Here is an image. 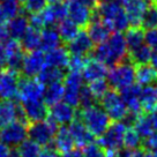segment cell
<instances>
[{
	"label": "cell",
	"instance_id": "03108f58",
	"mask_svg": "<svg viewBox=\"0 0 157 157\" xmlns=\"http://www.w3.org/2000/svg\"><path fill=\"white\" fill-rule=\"evenodd\" d=\"M125 1H126V0H123V2H125Z\"/></svg>",
	"mask_w": 157,
	"mask_h": 157
},
{
	"label": "cell",
	"instance_id": "9a60e30c",
	"mask_svg": "<svg viewBox=\"0 0 157 157\" xmlns=\"http://www.w3.org/2000/svg\"><path fill=\"white\" fill-rule=\"evenodd\" d=\"M66 49L72 56L87 57L94 52V43L86 30H80L75 38L67 43Z\"/></svg>",
	"mask_w": 157,
	"mask_h": 157
},
{
	"label": "cell",
	"instance_id": "8d00e7d4",
	"mask_svg": "<svg viewBox=\"0 0 157 157\" xmlns=\"http://www.w3.org/2000/svg\"><path fill=\"white\" fill-rule=\"evenodd\" d=\"M142 146V139L133 127H127L124 135V147L129 150H137Z\"/></svg>",
	"mask_w": 157,
	"mask_h": 157
},
{
	"label": "cell",
	"instance_id": "cb8c5ba5",
	"mask_svg": "<svg viewBox=\"0 0 157 157\" xmlns=\"http://www.w3.org/2000/svg\"><path fill=\"white\" fill-rule=\"evenodd\" d=\"M29 27V19L25 16L23 12L17 16L13 17L12 20H10L8 23H7V29L10 33V37H12V39H15V40H20V39L23 38V36L28 31Z\"/></svg>",
	"mask_w": 157,
	"mask_h": 157
},
{
	"label": "cell",
	"instance_id": "d590c367",
	"mask_svg": "<svg viewBox=\"0 0 157 157\" xmlns=\"http://www.w3.org/2000/svg\"><path fill=\"white\" fill-rule=\"evenodd\" d=\"M151 53H152V50L150 49L149 46H147L146 44H143L142 46H140L139 49L134 50V51L128 53V60H129L134 66L147 65L150 63Z\"/></svg>",
	"mask_w": 157,
	"mask_h": 157
},
{
	"label": "cell",
	"instance_id": "e575fe53",
	"mask_svg": "<svg viewBox=\"0 0 157 157\" xmlns=\"http://www.w3.org/2000/svg\"><path fill=\"white\" fill-rule=\"evenodd\" d=\"M57 31H58L60 39L65 43H69L72 39L75 38V36L78 34V27L73 23L69 19H65L57 25Z\"/></svg>",
	"mask_w": 157,
	"mask_h": 157
},
{
	"label": "cell",
	"instance_id": "484cf974",
	"mask_svg": "<svg viewBox=\"0 0 157 157\" xmlns=\"http://www.w3.org/2000/svg\"><path fill=\"white\" fill-rule=\"evenodd\" d=\"M74 140L71 133H69V129L67 126H61L59 127L58 132L56 134L53 140V144L52 147L57 152H61L63 155L66 154V152L71 151L72 149H74Z\"/></svg>",
	"mask_w": 157,
	"mask_h": 157
},
{
	"label": "cell",
	"instance_id": "6da1fadb",
	"mask_svg": "<svg viewBox=\"0 0 157 157\" xmlns=\"http://www.w3.org/2000/svg\"><path fill=\"white\" fill-rule=\"evenodd\" d=\"M94 58L101 61L106 67H114L126 60L128 54L125 36L121 33H114L103 44L97 45L94 49Z\"/></svg>",
	"mask_w": 157,
	"mask_h": 157
},
{
	"label": "cell",
	"instance_id": "52a82bcc",
	"mask_svg": "<svg viewBox=\"0 0 157 157\" xmlns=\"http://www.w3.org/2000/svg\"><path fill=\"white\" fill-rule=\"evenodd\" d=\"M28 126L29 124L15 120L0 128V142L7 147H19L21 143L28 140Z\"/></svg>",
	"mask_w": 157,
	"mask_h": 157
},
{
	"label": "cell",
	"instance_id": "603a6c76",
	"mask_svg": "<svg viewBox=\"0 0 157 157\" xmlns=\"http://www.w3.org/2000/svg\"><path fill=\"white\" fill-rule=\"evenodd\" d=\"M140 103L143 113L154 114L157 112V84H150L142 89Z\"/></svg>",
	"mask_w": 157,
	"mask_h": 157
},
{
	"label": "cell",
	"instance_id": "be15d7a7",
	"mask_svg": "<svg viewBox=\"0 0 157 157\" xmlns=\"http://www.w3.org/2000/svg\"><path fill=\"white\" fill-rule=\"evenodd\" d=\"M151 157H157V152H154V154H151Z\"/></svg>",
	"mask_w": 157,
	"mask_h": 157
},
{
	"label": "cell",
	"instance_id": "003e7915",
	"mask_svg": "<svg viewBox=\"0 0 157 157\" xmlns=\"http://www.w3.org/2000/svg\"><path fill=\"white\" fill-rule=\"evenodd\" d=\"M0 1H2V0H0Z\"/></svg>",
	"mask_w": 157,
	"mask_h": 157
},
{
	"label": "cell",
	"instance_id": "f5cc1de1",
	"mask_svg": "<svg viewBox=\"0 0 157 157\" xmlns=\"http://www.w3.org/2000/svg\"><path fill=\"white\" fill-rule=\"evenodd\" d=\"M40 157H61L59 155V152H57L53 148H45V150H43Z\"/></svg>",
	"mask_w": 157,
	"mask_h": 157
},
{
	"label": "cell",
	"instance_id": "ffe728a7",
	"mask_svg": "<svg viewBox=\"0 0 157 157\" xmlns=\"http://www.w3.org/2000/svg\"><path fill=\"white\" fill-rule=\"evenodd\" d=\"M76 114L78 112L75 111V109L72 108L68 104H66L65 102H60V103L51 106L49 117L52 118L58 125L65 126V125H69L73 123L76 119Z\"/></svg>",
	"mask_w": 157,
	"mask_h": 157
},
{
	"label": "cell",
	"instance_id": "11a10c76",
	"mask_svg": "<svg viewBox=\"0 0 157 157\" xmlns=\"http://www.w3.org/2000/svg\"><path fill=\"white\" fill-rule=\"evenodd\" d=\"M0 64H6V48L5 43H0Z\"/></svg>",
	"mask_w": 157,
	"mask_h": 157
},
{
	"label": "cell",
	"instance_id": "83f0119b",
	"mask_svg": "<svg viewBox=\"0 0 157 157\" xmlns=\"http://www.w3.org/2000/svg\"><path fill=\"white\" fill-rule=\"evenodd\" d=\"M17 110L19 104L14 103L13 101L0 102V128L17 120Z\"/></svg>",
	"mask_w": 157,
	"mask_h": 157
},
{
	"label": "cell",
	"instance_id": "8992f818",
	"mask_svg": "<svg viewBox=\"0 0 157 157\" xmlns=\"http://www.w3.org/2000/svg\"><path fill=\"white\" fill-rule=\"evenodd\" d=\"M101 104H102V109L113 123L124 121V119L127 117V108L124 103L120 94L114 89L109 90L106 95L101 99Z\"/></svg>",
	"mask_w": 157,
	"mask_h": 157
},
{
	"label": "cell",
	"instance_id": "bcb514c9",
	"mask_svg": "<svg viewBox=\"0 0 157 157\" xmlns=\"http://www.w3.org/2000/svg\"><path fill=\"white\" fill-rule=\"evenodd\" d=\"M83 156L84 157H106L105 151L98 144L91 143L83 148Z\"/></svg>",
	"mask_w": 157,
	"mask_h": 157
},
{
	"label": "cell",
	"instance_id": "277c9868",
	"mask_svg": "<svg viewBox=\"0 0 157 157\" xmlns=\"http://www.w3.org/2000/svg\"><path fill=\"white\" fill-rule=\"evenodd\" d=\"M59 129V125L52 118L48 117L43 121L31 123L28 126V137L40 147L52 148L53 140Z\"/></svg>",
	"mask_w": 157,
	"mask_h": 157
},
{
	"label": "cell",
	"instance_id": "d6986e66",
	"mask_svg": "<svg viewBox=\"0 0 157 157\" xmlns=\"http://www.w3.org/2000/svg\"><path fill=\"white\" fill-rule=\"evenodd\" d=\"M68 129L72 137H73L74 143L80 149L81 148H86L87 146L94 143V137L95 136L89 132V129L86 127V125L78 118L72 124H69Z\"/></svg>",
	"mask_w": 157,
	"mask_h": 157
},
{
	"label": "cell",
	"instance_id": "6125c7cd",
	"mask_svg": "<svg viewBox=\"0 0 157 157\" xmlns=\"http://www.w3.org/2000/svg\"><path fill=\"white\" fill-rule=\"evenodd\" d=\"M51 4H53V2H59V1H63V0H49Z\"/></svg>",
	"mask_w": 157,
	"mask_h": 157
},
{
	"label": "cell",
	"instance_id": "5b68a950",
	"mask_svg": "<svg viewBox=\"0 0 157 157\" xmlns=\"http://www.w3.org/2000/svg\"><path fill=\"white\" fill-rule=\"evenodd\" d=\"M108 83L114 90H123L134 84L135 81V66L129 61L125 60L109 71Z\"/></svg>",
	"mask_w": 157,
	"mask_h": 157
},
{
	"label": "cell",
	"instance_id": "e0dca14e",
	"mask_svg": "<svg viewBox=\"0 0 157 157\" xmlns=\"http://www.w3.org/2000/svg\"><path fill=\"white\" fill-rule=\"evenodd\" d=\"M141 91H142V88L137 83L132 84V86L119 91L124 103L128 110V113H131L133 116H136V117L143 113L142 109H141V103H140Z\"/></svg>",
	"mask_w": 157,
	"mask_h": 157
},
{
	"label": "cell",
	"instance_id": "44dd1931",
	"mask_svg": "<svg viewBox=\"0 0 157 157\" xmlns=\"http://www.w3.org/2000/svg\"><path fill=\"white\" fill-rule=\"evenodd\" d=\"M108 73L109 69L105 65L96 60L95 58H88L81 74H82V78L84 81L90 83V82L96 81V80L105 78V76H108Z\"/></svg>",
	"mask_w": 157,
	"mask_h": 157
},
{
	"label": "cell",
	"instance_id": "f907efd6",
	"mask_svg": "<svg viewBox=\"0 0 157 157\" xmlns=\"http://www.w3.org/2000/svg\"><path fill=\"white\" fill-rule=\"evenodd\" d=\"M61 157H84L83 156V150L80 148H74L71 151L64 154Z\"/></svg>",
	"mask_w": 157,
	"mask_h": 157
},
{
	"label": "cell",
	"instance_id": "5bb4252c",
	"mask_svg": "<svg viewBox=\"0 0 157 157\" xmlns=\"http://www.w3.org/2000/svg\"><path fill=\"white\" fill-rule=\"evenodd\" d=\"M6 48V65L7 68L12 69L14 72L21 73L23 58H25V50L22 49V45L19 40L8 39L5 43Z\"/></svg>",
	"mask_w": 157,
	"mask_h": 157
},
{
	"label": "cell",
	"instance_id": "836d02e7",
	"mask_svg": "<svg viewBox=\"0 0 157 157\" xmlns=\"http://www.w3.org/2000/svg\"><path fill=\"white\" fill-rule=\"evenodd\" d=\"M133 128L136 131L137 134L141 136L142 140L149 137L152 133L155 132L154 127H152L150 114H146V113H141L140 116H137L135 121H134Z\"/></svg>",
	"mask_w": 157,
	"mask_h": 157
},
{
	"label": "cell",
	"instance_id": "ac0fdd59",
	"mask_svg": "<svg viewBox=\"0 0 157 157\" xmlns=\"http://www.w3.org/2000/svg\"><path fill=\"white\" fill-rule=\"evenodd\" d=\"M87 34L89 35L90 39L93 40L94 44H103L104 42H106L110 36H111V31L112 30L109 28L108 25L104 23L102 20L98 17L96 13L94 12V16L91 21L89 22L87 25Z\"/></svg>",
	"mask_w": 157,
	"mask_h": 157
},
{
	"label": "cell",
	"instance_id": "74e56055",
	"mask_svg": "<svg viewBox=\"0 0 157 157\" xmlns=\"http://www.w3.org/2000/svg\"><path fill=\"white\" fill-rule=\"evenodd\" d=\"M21 157H40L42 155V147L38 146L37 143H35L31 140H25L23 143H21L17 147Z\"/></svg>",
	"mask_w": 157,
	"mask_h": 157
},
{
	"label": "cell",
	"instance_id": "f35d334b",
	"mask_svg": "<svg viewBox=\"0 0 157 157\" xmlns=\"http://www.w3.org/2000/svg\"><path fill=\"white\" fill-rule=\"evenodd\" d=\"M89 89V91L91 93V95L94 96V98L96 101H99L106 95V93L109 91V83L105 78H101V80H96L93 81L87 86Z\"/></svg>",
	"mask_w": 157,
	"mask_h": 157
},
{
	"label": "cell",
	"instance_id": "2e32d148",
	"mask_svg": "<svg viewBox=\"0 0 157 157\" xmlns=\"http://www.w3.org/2000/svg\"><path fill=\"white\" fill-rule=\"evenodd\" d=\"M149 5L150 4L147 0H126L124 2V8L131 27H141Z\"/></svg>",
	"mask_w": 157,
	"mask_h": 157
},
{
	"label": "cell",
	"instance_id": "ab89813d",
	"mask_svg": "<svg viewBox=\"0 0 157 157\" xmlns=\"http://www.w3.org/2000/svg\"><path fill=\"white\" fill-rule=\"evenodd\" d=\"M0 6L7 16L8 21L22 13V6H21L20 0H2L0 1Z\"/></svg>",
	"mask_w": 157,
	"mask_h": 157
},
{
	"label": "cell",
	"instance_id": "7a4b0ae2",
	"mask_svg": "<svg viewBox=\"0 0 157 157\" xmlns=\"http://www.w3.org/2000/svg\"><path fill=\"white\" fill-rule=\"evenodd\" d=\"M94 12L111 30L121 33L129 28V22L125 8L118 0L98 4Z\"/></svg>",
	"mask_w": 157,
	"mask_h": 157
},
{
	"label": "cell",
	"instance_id": "7bdbcfd3",
	"mask_svg": "<svg viewBox=\"0 0 157 157\" xmlns=\"http://www.w3.org/2000/svg\"><path fill=\"white\" fill-rule=\"evenodd\" d=\"M96 102L97 101L94 98L91 93L89 91L88 87L83 86V88L81 89V93H80V105L78 106H81V110L91 108L94 105H96Z\"/></svg>",
	"mask_w": 157,
	"mask_h": 157
},
{
	"label": "cell",
	"instance_id": "4316f807",
	"mask_svg": "<svg viewBox=\"0 0 157 157\" xmlns=\"http://www.w3.org/2000/svg\"><path fill=\"white\" fill-rule=\"evenodd\" d=\"M60 36L54 27H49L40 30V49L43 52H50L60 46Z\"/></svg>",
	"mask_w": 157,
	"mask_h": 157
},
{
	"label": "cell",
	"instance_id": "4dcf8cb0",
	"mask_svg": "<svg viewBox=\"0 0 157 157\" xmlns=\"http://www.w3.org/2000/svg\"><path fill=\"white\" fill-rule=\"evenodd\" d=\"M64 83L59 82V83H53L46 86L45 87V93L43 101L48 106H53L56 104L61 102V99H64Z\"/></svg>",
	"mask_w": 157,
	"mask_h": 157
},
{
	"label": "cell",
	"instance_id": "680465c9",
	"mask_svg": "<svg viewBox=\"0 0 157 157\" xmlns=\"http://www.w3.org/2000/svg\"><path fill=\"white\" fill-rule=\"evenodd\" d=\"M150 119H151V123H152V127H154V131L156 132V131H157V112L154 113V114H150Z\"/></svg>",
	"mask_w": 157,
	"mask_h": 157
},
{
	"label": "cell",
	"instance_id": "9c48e42d",
	"mask_svg": "<svg viewBox=\"0 0 157 157\" xmlns=\"http://www.w3.org/2000/svg\"><path fill=\"white\" fill-rule=\"evenodd\" d=\"M127 126L121 121L112 123L103 135L98 137V146L105 150L120 149L124 146V135Z\"/></svg>",
	"mask_w": 157,
	"mask_h": 157
},
{
	"label": "cell",
	"instance_id": "4fadbf2b",
	"mask_svg": "<svg viewBox=\"0 0 157 157\" xmlns=\"http://www.w3.org/2000/svg\"><path fill=\"white\" fill-rule=\"evenodd\" d=\"M67 16L68 19L78 25V28H87L89 22L94 16V10L87 6L78 2L76 0H68L67 2Z\"/></svg>",
	"mask_w": 157,
	"mask_h": 157
},
{
	"label": "cell",
	"instance_id": "60d3db41",
	"mask_svg": "<svg viewBox=\"0 0 157 157\" xmlns=\"http://www.w3.org/2000/svg\"><path fill=\"white\" fill-rule=\"evenodd\" d=\"M141 28H142L143 30L157 28V5L156 4H150V5H149L147 12H146V14L143 16Z\"/></svg>",
	"mask_w": 157,
	"mask_h": 157
},
{
	"label": "cell",
	"instance_id": "ba28073f",
	"mask_svg": "<svg viewBox=\"0 0 157 157\" xmlns=\"http://www.w3.org/2000/svg\"><path fill=\"white\" fill-rule=\"evenodd\" d=\"M45 86L39 82L38 78H28L21 76L19 84V97L21 104L43 101Z\"/></svg>",
	"mask_w": 157,
	"mask_h": 157
},
{
	"label": "cell",
	"instance_id": "8fae6325",
	"mask_svg": "<svg viewBox=\"0 0 157 157\" xmlns=\"http://www.w3.org/2000/svg\"><path fill=\"white\" fill-rule=\"evenodd\" d=\"M20 78V73L12 69L6 68L0 72V98L2 101H12L17 97Z\"/></svg>",
	"mask_w": 157,
	"mask_h": 157
},
{
	"label": "cell",
	"instance_id": "9f6ffc18",
	"mask_svg": "<svg viewBox=\"0 0 157 157\" xmlns=\"http://www.w3.org/2000/svg\"><path fill=\"white\" fill-rule=\"evenodd\" d=\"M10 151V147H7L6 144L0 142V157H8Z\"/></svg>",
	"mask_w": 157,
	"mask_h": 157
},
{
	"label": "cell",
	"instance_id": "30bf717a",
	"mask_svg": "<svg viewBox=\"0 0 157 157\" xmlns=\"http://www.w3.org/2000/svg\"><path fill=\"white\" fill-rule=\"evenodd\" d=\"M64 102L72 108H78L80 105V93L83 88V78L81 73L66 74L64 80Z\"/></svg>",
	"mask_w": 157,
	"mask_h": 157
},
{
	"label": "cell",
	"instance_id": "7dc6e473",
	"mask_svg": "<svg viewBox=\"0 0 157 157\" xmlns=\"http://www.w3.org/2000/svg\"><path fill=\"white\" fill-rule=\"evenodd\" d=\"M144 44L150 49H157V28L148 29L144 33Z\"/></svg>",
	"mask_w": 157,
	"mask_h": 157
},
{
	"label": "cell",
	"instance_id": "e7e4bbea",
	"mask_svg": "<svg viewBox=\"0 0 157 157\" xmlns=\"http://www.w3.org/2000/svg\"><path fill=\"white\" fill-rule=\"evenodd\" d=\"M1 71H2V65L0 64V72H1Z\"/></svg>",
	"mask_w": 157,
	"mask_h": 157
},
{
	"label": "cell",
	"instance_id": "f6af8a7d",
	"mask_svg": "<svg viewBox=\"0 0 157 157\" xmlns=\"http://www.w3.org/2000/svg\"><path fill=\"white\" fill-rule=\"evenodd\" d=\"M141 148L144 149L146 151L150 152V154L157 152V131L152 133L149 137L142 140V146H141Z\"/></svg>",
	"mask_w": 157,
	"mask_h": 157
},
{
	"label": "cell",
	"instance_id": "681fc988",
	"mask_svg": "<svg viewBox=\"0 0 157 157\" xmlns=\"http://www.w3.org/2000/svg\"><path fill=\"white\" fill-rule=\"evenodd\" d=\"M10 39V33L7 25H0V43H6Z\"/></svg>",
	"mask_w": 157,
	"mask_h": 157
},
{
	"label": "cell",
	"instance_id": "f546056e",
	"mask_svg": "<svg viewBox=\"0 0 157 157\" xmlns=\"http://www.w3.org/2000/svg\"><path fill=\"white\" fill-rule=\"evenodd\" d=\"M125 40L128 53L144 44V30L141 27H129L125 31Z\"/></svg>",
	"mask_w": 157,
	"mask_h": 157
},
{
	"label": "cell",
	"instance_id": "7402d4cb",
	"mask_svg": "<svg viewBox=\"0 0 157 157\" xmlns=\"http://www.w3.org/2000/svg\"><path fill=\"white\" fill-rule=\"evenodd\" d=\"M22 109L25 111V118L28 123H37L43 121L49 117V110L48 105L44 103V101H37V102H30V103L21 104Z\"/></svg>",
	"mask_w": 157,
	"mask_h": 157
},
{
	"label": "cell",
	"instance_id": "db71d44e",
	"mask_svg": "<svg viewBox=\"0 0 157 157\" xmlns=\"http://www.w3.org/2000/svg\"><path fill=\"white\" fill-rule=\"evenodd\" d=\"M132 157H151V154L146 151L142 148H140V149H137V150H134Z\"/></svg>",
	"mask_w": 157,
	"mask_h": 157
},
{
	"label": "cell",
	"instance_id": "94428289",
	"mask_svg": "<svg viewBox=\"0 0 157 157\" xmlns=\"http://www.w3.org/2000/svg\"><path fill=\"white\" fill-rule=\"evenodd\" d=\"M109 1H112V0H97L98 4H104V2H109Z\"/></svg>",
	"mask_w": 157,
	"mask_h": 157
},
{
	"label": "cell",
	"instance_id": "6f0895ef",
	"mask_svg": "<svg viewBox=\"0 0 157 157\" xmlns=\"http://www.w3.org/2000/svg\"><path fill=\"white\" fill-rule=\"evenodd\" d=\"M150 64L157 71V49L154 50L151 53V59H150Z\"/></svg>",
	"mask_w": 157,
	"mask_h": 157
},
{
	"label": "cell",
	"instance_id": "816d5d0a",
	"mask_svg": "<svg viewBox=\"0 0 157 157\" xmlns=\"http://www.w3.org/2000/svg\"><path fill=\"white\" fill-rule=\"evenodd\" d=\"M78 2H80V4H82V5L87 6L88 8H90V10H96V7H97L98 2L97 0H76Z\"/></svg>",
	"mask_w": 157,
	"mask_h": 157
},
{
	"label": "cell",
	"instance_id": "b9f144b4",
	"mask_svg": "<svg viewBox=\"0 0 157 157\" xmlns=\"http://www.w3.org/2000/svg\"><path fill=\"white\" fill-rule=\"evenodd\" d=\"M46 1L48 0H20L22 6V12L29 13L30 15L44 10L46 7Z\"/></svg>",
	"mask_w": 157,
	"mask_h": 157
},
{
	"label": "cell",
	"instance_id": "7c38bea8",
	"mask_svg": "<svg viewBox=\"0 0 157 157\" xmlns=\"http://www.w3.org/2000/svg\"><path fill=\"white\" fill-rule=\"evenodd\" d=\"M45 54L42 50L27 52L23 58L21 73L23 78H34L36 75L38 76L39 73L45 68Z\"/></svg>",
	"mask_w": 157,
	"mask_h": 157
},
{
	"label": "cell",
	"instance_id": "3957f363",
	"mask_svg": "<svg viewBox=\"0 0 157 157\" xmlns=\"http://www.w3.org/2000/svg\"><path fill=\"white\" fill-rule=\"evenodd\" d=\"M76 118L80 119L94 136H102L111 125V120L103 109L98 105L78 111Z\"/></svg>",
	"mask_w": 157,
	"mask_h": 157
},
{
	"label": "cell",
	"instance_id": "d6a6232c",
	"mask_svg": "<svg viewBox=\"0 0 157 157\" xmlns=\"http://www.w3.org/2000/svg\"><path fill=\"white\" fill-rule=\"evenodd\" d=\"M21 45H22V49L27 52L40 49V30L29 27L23 38L21 39Z\"/></svg>",
	"mask_w": 157,
	"mask_h": 157
},
{
	"label": "cell",
	"instance_id": "c3c4849f",
	"mask_svg": "<svg viewBox=\"0 0 157 157\" xmlns=\"http://www.w3.org/2000/svg\"><path fill=\"white\" fill-rule=\"evenodd\" d=\"M134 150H129L126 148H120V149H111V150H105V156L106 157H132Z\"/></svg>",
	"mask_w": 157,
	"mask_h": 157
},
{
	"label": "cell",
	"instance_id": "91938a15",
	"mask_svg": "<svg viewBox=\"0 0 157 157\" xmlns=\"http://www.w3.org/2000/svg\"><path fill=\"white\" fill-rule=\"evenodd\" d=\"M8 157H21L19 150H17V148H13V149H10Z\"/></svg>",
	"mask_w": 157,
	"mask_h": 157
},
{
	"label": "cell",
	"instance_id": "f1b7e54d",
	"mask_svg": "<svg viewBox=\"0 0 157 157\" xmlns=\"http://www.w3.org/2000/svg\"><path fill=\"white\" fill-rule=\"evenodd\" d=\"M135 80L139 86H150L157 81V71L149 64L135 66Z\"/></svg>",
	"mask_w": 157,
	"mask_h": 157
},
{
	"label": "cell",
	"instance_id": "1f68e13d",
	"mask_svg": "<svg viewBox=\"0 0 157 157\" xmlns=\"http://www.w3.org/2000/svg\"><path fill=\"white\" fill-rule=\"evenodd\" d=\"M65 78H66V74H65L64 69L45 66V68L39 73L38 81L42 82L44 86H50V84L59 83V82L64 81Z\"/></svg>",
	"mask_w": 157,
	"mask_h": 157
},
{
	"label": "cell",
	"instance_id": "ee69618b",
	"mask_svg": "<svg viewBox=\"0 0 157 157\" xmlns=\"http://www.w3.org/2000/svg\"><path fill=\"white\" fill-rule=\"evenodd\" d=\"M88 57H76V56H72L69 58L68 67L71 73H82L86 63H87Z\"/></svg>",
	"mask_w": 157,
	"mask_h": 157
},
{
	"label": "cell",
	"instance_id": "d4e9b609",
	"mask_svg": "<svg viewBox=\"0 0 157 157\" xmlns=\"http://www.w3.org/2000/svg\"><path fill=\"white\" fill-rule=\"evenodd\" d=\"M69 58L71 57L67 49L64 46H59L45 54V64L48 67L64 69L68 67Z\"/></svg>",
	"mask_w": 157,
	"mask_h": 157
}]
</instances>
